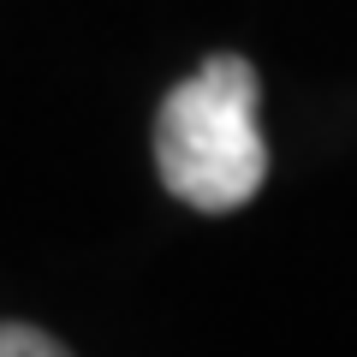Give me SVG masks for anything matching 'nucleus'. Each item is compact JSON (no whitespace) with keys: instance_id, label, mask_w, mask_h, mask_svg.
Here are the masks:
<instances>
[{"instance_id":"nucleus-1","label":"nucleus","mask_w":357,"mask_h":357,"mask_svg":"<svg viewBox=\"0 0 357 357\" xmlns=\"http://www.w3.org/2000/svg\"><path fill=\"white\" fill-rule=\"evenodd\" d=\"M155 173L197 215H232L268 178L262 84L238 54L203 60L155 114Z\"/></svg>"},{"instance_id":"nucleus-2","label":"nucleus","mask_w":357,"mask_h":357,"mask_svg":"<svg viewBox=\"0 0 357 357\" xmlns=\"http://www.w3.org/2000/svg\"><path fill=\"white\" fill-rule=\"evenodd\" d=\"M0 357H72L54 333L24 328V321H0Z\"/></svg>"}]
</instances>
